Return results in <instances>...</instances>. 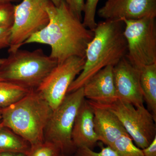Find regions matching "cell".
Listing matches in <instances>:
<instances>
[{"label":"cell","instance_id":"cell-1","mask_svg":"<svg viewBox=\"0 0 156 156\" xmlns=\"http://www.w3.org/2000/svg\"><path fill=\"white\" fill-rule=\"evenodd\" d=\"M50 21L48 25L33 35L24 43L49 45L50 56L57 63L73 56L85 58L87 45L94 36V32L83 25L64 0L56 6L50 2L47 8Z\"/></svg>","mask_w":156,"mask_h":156},{"label":"cell","instance_id":"cell-2","mask_svg":"<svg viewBox=\"0 0 156 156\" xmlns=\"http://www.w3.org/2000/svg\"><path fill=\"white\" fill-rule=\"evenodd\" d=\"M122 20H106L97 23L94 36L87 45L85 62L80 73L72 83L67 93L84 87L96 73L106 66H114L127 53V41Z\"/></svg>","mask_w":156,"mask_h":156},{"label":"cell","instance_id":"cell-3","mask_svg":"<svg viewBox=\"0 0 156 156\" xmlns=\"http://www.w3.org/2000/svg\"><path fill=\"white\" fill-rule=\"evenodd\" d=\"M53 110L37 89L11 105L0 108L2 124L30 145L44 141V132Z\"/></svg>","mask_w":156,"mask_h":156},{"label":"cell","instance_id":"cell-4","mask_svg":"<svg viewBox=\"0 0 156 156\" xmlns=\"http://www.w3.org/2000/svg\"><path fill=\"white\" fill-rule=\"evenodd\" d=\"M57 62L42 49H18L9 53L0 66V80L30 89H37Z\"/></svg>","mask_w":156,"mask_h":156},{"label":"cell","instance_id":"cell-5","mask_svg":"<svg viewBox=\"0 0 156 156\" xmlns=\"http://www.w3.org/2000/svg\"><path fill=\"white\" fill-rule=\"evenodd\" d=\"M156 17L122 20L127 41L126 58L134 67L140 70L156 63Z\"/></svg>","mask_w":156,"mask_h":156},{"label":"cell","instance_id":"cell-6","mask_svg":"<svg viewBox=\"0 0 156 156\" xmlns=\"http://www.w3.org/2000/svg\"><path fill=\"white\" fill-rule=\"evenodd\" d=\"M85 99L83 88L67 93L61 103L53 110L45 128L44 139L54 144L61 153L73 147L72 133L76 117Z\"/></svg>","mask_w":156,"mask_h":156},{"label":"cell","instance_id":"cell-7","mask_svg":"<svg viewBox=\"0 0 156 156\" xmlns=\"http://www.w3.org/2000/svg\"><path fill=\"white\" fill-rule=\"evenodd\" d=\"M50 0H22L14 6L9 53L15 52L33 35L46 27L50 21L47 7Z\"/></svg>","mask_w":156,"mask_h":156},{"label":"cell","instance_id":"cell-8","mask_svg":"<svg viewBox=\"0 0 156 156\" xmlns=\"http://www.w3.org/2000/svg\"><path fill=\"white\" fill-rule=\"evenodd\" d=\"M105 106L118 117L139 148L147 147L156 136V119L144 105L135 107L118 99L112 104Z\"/></svg>","mask_w":156,"mask_h":156},{"label":"cell","instance_id":"cell-9","mask_svg":"<svg viewBox=\"0 0 156 156\" xmlns=\"http://www.w3.org/2000/svg\"><path fill=\"white\" fill-rule=\"evenodd\" d=\"M85 62V58L73 56L57 63L37 89L53 110L64 99L71 84L82 72Z\"/></svg>","mask_w":156,"mask_h":156},{"label":"cell","instance_id":"cell-10","mask_svg":"<svg viewBox=\"0 0 156 156\" xmlns=\"http://www.w3.org/2000/svg\"><path fill=\"white\" fill-rule=\"evenodd\" d=\"M113 73L118 99L135 107L144 105L140 70L134 67L125 56L114 66Z\"/></svg>","mask_w":156,"mask_h":156},{"label":"cell","instance_id":"cell-11","mask_svg":"<svg viewBox=\"0 0 156 156\" xmlns=\"http://www.w3.org/2000/svg\"><path fill=\"white\" fill-rule=\"evenodd\" d=\"M106 20H138L156 17V0H112L107 1L98 11Z\"/></svg>","mask_w":156,"mask_h":156},{"label":"cell","instance_id":"cell-12","mask_svg":"<svg viewBox=\"0 0 156 156\" xmlns=\"http://www.w3.org/2000/svg\"><path fill=\"white\" fill-rule=\"evenodd\" d=\"M113 67L108 66L93 76L84 85V98L100 105L108 106L116 101L117 98Z\"/></svg>","mask_w":156,"mask_h":156},{"label":"cell","instance_id":"cell-13","mask_svg":"<svg viewBox=\"0 0 156 156\" xmlns=\"http://www.w3.org/2000/svg\"><path fill=\"white\" fill-rule=\"evenodd\" d=\"M88 101L94 114V129L98 140L112 147L117 140L128 133L118 117L108 108Z\"/></svg>","mask_w":156,"mask_h":156},{"label":"cell","instance_id":"cell-14","mask_svg":"<svg viewBox=\"0 0 156 156\" xmlns=\"http://www.w3.org/2000/svg\"><path fill=\"white\" fill-rule=\"evenodd\" d=\"M74 147L92 149L99 141L94 129V114L88 101L84 99L79 109L72 133Z\"/></svg>","mask_w":156,"mask_h":156},{"label":"cell","instance_id":"cell-15","mask_svg":"<svg viewBox=\"0 0 156 156\" xmlns=\"http://www.w3.org/2000/svg\"><path fill=\"white\" fill-rule=\"evenodd\" d=\"M140 84L145 101L152 114L156 118V63L140 69Z\"/></svg>","mask_w":156,"mask_h":156},{"label":"cell","instance_id":"cell-16","mask_svg":"<svg viewBox=\"0 0 156 156\" xmlns=\"http://www.w3.org/2000/svg\"><path fill=\"white\" fill-rule=\"evenodd\" d=\"M30 144L10 128L0 126V153H20L27 155Z\"/></svg>","mask_w":156,"mask_h":156},{"label":"cell","instance_id":"cell-17","mask_svg":"<svg viewBox=\"0 0 156 156\" xmlns=\"http://www.w3.org/2000/svg\"><path fill=\"white\" fill-rule=\"evenodd\" d=\"M30 90L0 80V108L11 105L25 96Z\"/></svg>","mask_w":156,"mask_h":156},{"label":"cell","instance_id":"cell-18","mask_svg":"<svg viewBox=\"0 0 156 156\" xmlns=\"http://www.w3.org/2000/svg\"><path fill=\"white\" fill-rule=\"evenodd\" d=\"M112 148L119 156H144L142 149L134 145L132 138L128 134L117 140Z\"/></svg>","mask_w":156,"mask_h":156},{"label":"cell","instance_id":"cell-19","mask_svg":"<svg viewBox=\"0 0 156 156\" xmlns=\"http://www.w3.org/2000/svg\"><path fill=\"white\" fill-rule=\"evenodd\" d=\"M61 153L59 148L54 144L44 140L31 145L27 156H57Z\"/></svg>","mask_w":156,"mask_h":156},{"label":"cell","instance_id":"cell-20","mask_svg":"<svg viewBox=\"0 0 156 156\" xmlns=\"http://www.w3.org/2000/svg\"><path fill=\"white\" fill-rule=\"evenodd\" d=\"M99 1V0H87L85 3L83 23L86 27L91 30H94L97 25L95 14Z\"/></svg>","mask_w":156,"mask_h":156},{"label":"cell","instance_id":"cell-21","mask_svg":"<svg viewBox=\"0 0 156 156\" xmlns=\"http://www.w3.org/2000/svg\"><path fill=\"white\" fill-rule=\"evenodd\" d=\"M14 6L11 2H0V28H11L13 26Z\"/></svg>","mask_w":156,"mask_h":156},{"label":"cell","instance_id":"cell-22","mask_svg":"<svg viewBox=\"0 0 156 156\" xmlns=\"http://www.w3.org/2000/svg\"><path fill=\"white\" fill-rule=\"evenodd\" d=\"M76 156H119L116 151L111 147H102L100 152H96L89 147L78 148Z\"/></svg>","mask_w":156,"mask_h":156},{"label":"cell","instance_id":"cell-23","mask_svg":"<svg viewBox=\"0 0 156 156\" xmlns=\"http://www.w3.org/2000/svg\"><path fill=\"white\" fill-rule=\"evenodd\" d=\"M70 10L73 14L83 21L82 14L83 13L85 2L84 0H64Z\"/></svg>","mask_w":156,"mask_h":156},{"label":"cell","instance_id":"cell-24","mask_svg":"<svg viewBox=\"0 0 156 156\" xmlns=\"http://www.w3.org/2000/svg\"><path fill=\"white\" fill-rule=\"evenodd\" d=\"M11 38V28H0V50L9 48Z\"/></svg>","mask_w":156,"mask_h":156},{"label":"cell","instance_id":"cell-25","mask_svg":"<svg viewBox=\"0 0 156 156\" xmlns=\"http://www.w3.org/2000/svg\"><path fill=\"white\" fill-rule=\"evenodd\" d=\"M142 151L144 156H156V136L150 145Z\"/></svg>","mask_w":156,"mask_h":156},{"label":"cell","instance_id":"cell-26","mask_svg":"<svg viewBox=\"0 0 156 156\" xmlns=\"http://www.w3.org/2000/svg\"><path fill=\"white\" fill-rule=\"evenodd\" d=\"M0 156H27L24 154L15 152L0 153Z\"/></svg>","mask_w":156,"mask_h":156},{"label":"cell","instance_id":"cell-27","mask_svg":"<svg viewBox=\"0 0 156 156\" xmlns=\"http://www.w3.org/2000/svg\"><path fill=\"white\" fill-rule=\"evenodd\" d=\"M52 3H53L54 5L56 6H58L60 5V3H61V1L62 0H50Z\"/></svg>","mask_w":156,"mask_h":156},{"label":"cell","instance_id":"cell-28","mask_svg":"<svg viewBox=\"0 0 156 156\" xmlns=\"http://www.w3.org/2000/svg\"><path fill=\"white\" fill-rule=\"evenodd\" d=\"M21 0H0V2H18Z\"/></svg>","mask_w":156,"mask_h":156},{"label":"cell","instance_id":"cell-29","mask_svg":"<svg viewBox=\"0 0 156 156\" xmlns=\"http://www.w3.org/2000/svg\"><path fill=\"white\" fill-rule=\"evenodd\" d=\"M5 60V58H0V66L2 64Z\"/></svg>","mask_w":156,"mask_h":156},{"label":"cell","instance_id":"cell-30","mask_svg":"<svg viewBox=\"0 0 156 156\" xmlns=\"http://www.w3.org/2000/svg\"><path fill=\"white\" fill-rule=\"evenodd\" d=\"M2 126V117H1V112H0V126Z\"/></svg>","mask_w":156,"mask_h":156},{"label":"cell","instance_id":"cell-31","mask_svg":"<svg viewBox=\"0 0 156 156\" xmlns=\"http://www.w3.org/2000/svg\"><path fill=\"white\" fill-rule=\"evenodd\" d=\"M57 156H62V154H61V153H60V154H59V155H58Z\"/></svg>","mask_w":156,"mask_h":156},{"label":"cell","instance_id":"cell-32","mask_svg":"<svg viewBox=\"0 0 156 156\" xmlns=\"http://www.w3.org/2000/svg\"><path fill=\"white\" fill-rule=\"evenodd\" d=\"M112 1V0H107V1Z\"/></svg>","mask_w":156,"mask_h":156}]
</instances>
